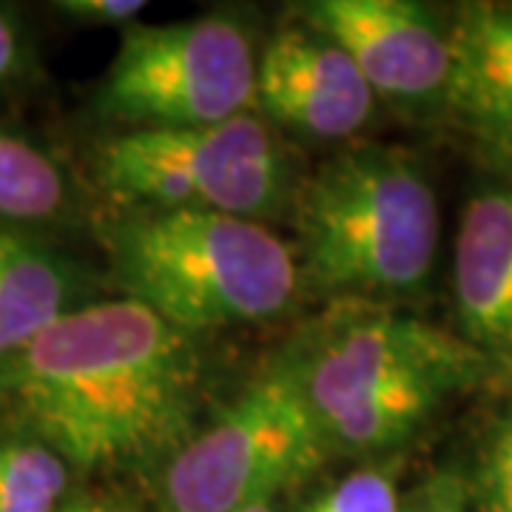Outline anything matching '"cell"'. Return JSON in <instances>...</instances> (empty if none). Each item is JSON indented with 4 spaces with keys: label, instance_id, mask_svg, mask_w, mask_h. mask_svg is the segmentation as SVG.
<instances>
[{
    "label": "cell",
    "instance_id": "9a60e30c",
    "mask_svg": "<svg viewBox=\"0 0 512 512\" xmlns=\"http://www.w3.org/2000/svg\"><path fill=\"white\" fill-rule=\"evenodd\" d=\"M478 512H512V404L490 424L467 487Z\"/></svg>",
    "mask_w": 512,
    "mask_h": 512
},
{
    "label": "cell",
    "instance_id": "7a4b0ae2",
    "mask_svg": "<svg viewBox=\"0 0 512 512\" xmlns=\"http://www.w3.org/2000/svg\"><path fill=\"white\" fill-rule=\"evenodd\" d=\"M291 359L330 453L348 456L402 447L450 396L501 370L461 333L390 311L333 322Z\"/></svg>",
    "mask_w": 512,
    "mask_h": 512
},
{
    "label": "cell",
    "instance_id": "52a82bcc",
    "mask_svg": "<svg viewBox=\"0 0 512 512\" xmlns=\"http://www.w3.org/2000/svg\"><path fill=\"white\" fill-rule=\"evenodd\" d=\"M256 55L251 32L231 15L123 29L97 109L126 131L217 126L248 114Z\"/></svg>",
    "mask_w": 512,
    "mask_h": 512
},
{
    "label": "cell",
    "instance_id": "e0dca14e",
    "mask_svg": "<svg viewBox=\"0 0 512 512\" xmlns=\"http://www.w3.org/2000/svg\"><path fill=\"white\" fill-rule=\"evenodd\" d=\"M57 12L86 26H134L146 12L143 0H60Z\"/></svg>",
    "mask_w": 512,
    "mask_h": 512
},
{
    "label": "cell",
    "instance_id": "8fae6325",
    "mask_svg": "<svg viewBox=\"0 0 512 512\" xmlns=\"http://www.w3.org/2000/svg\"><path fill=\"white\" fill-rule=\"evenodd\" d=\"M453 293L461 336L512 370V183L487 185L464 205Z\"/></svg>",
    "mask_w": 512,
    "mask_h": 512
},
{
    "label": "cell",
    "instance_id": "8992f818",
    "mask_svg": "<svg viewBox=\"0 0 512 512\" xmlns=\"http://www.w3.org/2000/svg\"><path fill=\"white\" fill-rule=\"evenodd\" d=\"M97 177L131 211H217L259 222L288 197L285 157L254 114L202 128L120 131L97 148Z\"/></svg>",
    "mask_w": 512,
    "mask_h": 512
},
{
    "label": "cell",
    "instance_id": "ac0fdd59",
    "mask_svg": "<svg viewBox=\"0 0 512 512\" xmlns=\"http://www.w3.org/2000/svg\"><path fill=\"white\" fill-rule=\"evenodd\" d=\"M470 493L467 484L453 473H439L424 481L402 504V512H467Z\"/></svg>",
    "mask_w": 512,
    "mask_h": 512
},
{
    "label": "cell",
    "instance_id": "44dd1931",
    "mask_svg": "<svg viewBox=\"0 0 512 512\" xmlns=\"http://www.w3.org/2000/svg\"><path fill=\"white\" fill-rule=\"evenodd\" d=\"M245 512H276L274 510V501H268V504H259L254 510H245Z\"/></svg>",
    "mask_w": 512,
    "mask_h": 512
},
{
    "label": "cell",
    "instance_id": "3957f363",
    "mask_svg": "<svg viewBox=\"0 0 512 512\" xmlns=\"http://www.w3.org/2000/svg\"><path fill=\"white\" fill-rule=\"evenodd\" d=\"M299 271L345 299H407L427 288L439 256L436 188L396 146L330 157L293 191Z\"/></svg>",
    "mask_w": 512,
    "mask_h": 512
},
{
    "label": "cell",
    "instance_id": "30bf717a",
    "mask_svg": "<svg viewBox=\"0 0 512 512\" xmlns=\"http://www.w3.org/2000/svg\"><path fill=\"white\" fill-rule=\"evenodd\" d=\"M450 23V80L441 109L512 183V3H461Z\"/></svg>",
    "mask_w": 512,
    "mask_h": 512
},
{
    "label": "cell",
    "instance_id": "9c48e42d",
    "mask_svg": "<svg viewBox=\"0 0 512 512\" xmlns=\"http://www.w3.org/2000/svg\"><path fill=\"white\" fill-rule=\"evenodd\" d=\"M254 103L296 134L348 140L367 126L376 94L342 46L296 20L262 46Z\"/></svg>",
    "mask_w": 512,
    "mask_h": 512
},
{
    "label": "cell",
    "instance_id": "277c9868",
    "mask_svg": "<svg viewBox=\"0 0 512 512\" xmlns=\"http://www.w3.org/2000/svg\"><path fill=\"white\" fill-rule=\"evenodd\" d=\"M109 245L123 296L191 336L274 319L302 279L293 245L217 211H131Z\"/></svg>",
    "mask_w": 512,
    "mask_h": 512
},
{
    "label": "cell",
    "instance_id": "2e32d148",
    "mask_svg": "<svg viewBox=\"0 0 512 512\" xmlns=\"http://www.w3.org/2000/svg\"><path fill=\"white\" fill-rule=\"evenodd\" d=\"M302 512H402L396 461L350 473Z\"/></svg>",
    "mask_w": 512,
    "mask_h": 512
},
{
    "label": "cell",
    "instance_id": "5b68a950",
    "mask_svg": "<svg viewBox=\"0 0 512 512\" xmlns=\"http://www.w3.org/2000/svg\"><path fill=\"white\" fill-rule=\"evenodd\" d=\"M330 447L291 353L165 461L160 512H245L316 473Z\"/></svg>",
    "mask_w": 512,
    "mask_h": 512
},
{
    "label": "cell",
    "instance_id": "ba28073f",
    "mask_svg": "<svg viewBox=\"0 0 512 512\" xmlns=\"http://www.w3.org/2000/svg\"><path fill=\"white\" fill-rule=\"evenodd\" d=\"M296 20L345 49L370 92L413 111L441 109L450 23L413 0H311Z\"/></svg>",
    "mask_w": 512,
    "mask_h": 512
},
{
    "label": "cell",
    "instance_id": "7c38bea8",
    "mask_svg": "<svg viewBox=\"0 0 512 512\" xmlns=\"http://www.w3.org/2000/svg\"><path fill=\"white\" fill-rule=\"evenodd\" d=\"M69 262L18 231L0 228V362L77 308Z\"/></svg>",
    "mask_w": 512,
    "mask_h": 512
},
{
    "label": "cell",
    "instance_id": "4fadbf2b",
    "mask_svg": "<svg viewBox=\"0 0 512 512\" xmlns=\"http://www.w3.org/2000/svg\"><path fill=\"white\" fill-rule=\"evenodd\" d=\"M66 197L69 191L60 165L35 143L0 131V222L55 220Z\"/></svg>",
    "mask_w": 512,
    "mask_h": 512
},
{
    "label": "cell",
    "instance_id": "6da1fadb",
    "mask_svg": "<svg viewBox=\"0 0 512 512\" xmlns=\"http://www.w3.org/2000/svg\"><path fill=\"white\" fill-rule=\"evenodd\" d=\"M200 348L134 299L74 308L0 362V396L86 473L168 461L191 439Z\"/></svg>",
    "mask_w": 512,
    "mask_h": 512
},
{
    "label": "cell",
    "instance_id": "ffe728a7",
    "mask_svg": "<svg viewBox=\"0 0 512 512\" xmlns=\"http://www.w3.org/2000/svg\"><path fill=\"white\" fill-rule=\"evenodd\" d=\"M57 512H137L131 504L120 498H106V495H77L66 501Z\"/></svg>",
    "mask_w": 512,
    "mask_h": 512
},
{
    "label": "cell",
    "instance_id": "5bb4252c",
    "mask_svg": "<svg viewBox=\"0 0 512 512\" xmlns=\"http://www.w3.org/2000/svg\"><path fill=\"white\" fill-rule=\"evenodd\" d=\"M69 461L37 436L0 439V512H57Z\"/></svg>",
    "mask_w": 512,
    "mask_h": 512
},
{
    "label": "cell",
    "instance_id": "d6986e66",
    "mask_svg": "<svg viewBox=\"0 0 512 512\" xmlns=\"http://www.w3.org/2000/svg\"><path fill=\"white\" fill-rule=\"evenodd\" d=\"M20 60H23L20 29L6 12H0V83L18 72Z\"/></svg>",
    "mask_w": 512,
    "mask_h": 512
}]
</instances>
